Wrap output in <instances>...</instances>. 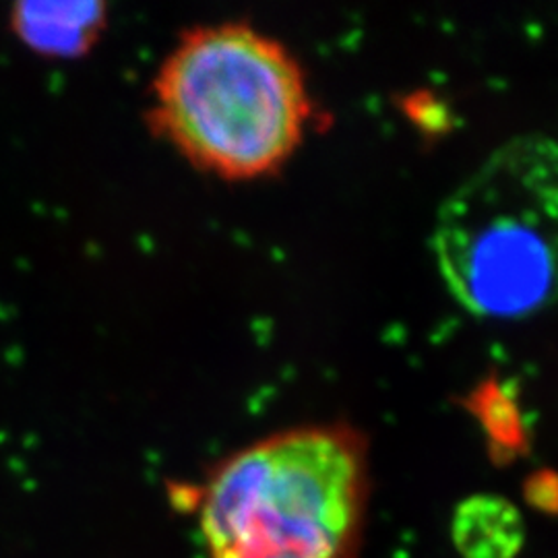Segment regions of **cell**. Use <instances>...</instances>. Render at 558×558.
Listing matches in <instances>:
<instances>
[{"mask_svg": "<svg viewBox=\"0 0 558 558\" xmlns=\"http://www.w3.org/2000/svg\"><path fill=\"white\" fill-rule=\"evenodd\" d=\"M151 119L184 158L223 179H257L299 147L306 81L279 41L244 23L186 34L161 64Z\"/></svg>", "mask_w": 558, "mask_h": 558, "instance_id": "6da1fadb", "label": "cell"}, {"mask_svg": "<svg viewBox=\"0 0 558 558\" xmlns=\"http://www.w3.org/2000/svg\"><path fill=\"white\" fill-rule=\"evenodd\" d=\"M557 145L542 133L497 147L440 205L433 251L459 304L521 319L555 299Z\"/></svg>", "mask_w": 558, "mask_h": 558, "instance_id": "7a4b0ae2", "label": "cell"}, {"mask_svg": "<svg viewBox=\"0 0 558 558\" xmlns=\"http://www.w3.org/2000/svg\"><path fill=\"white\" fill-rule=\"evenodd\" d=\"M359 442L302 428L226 461L201 500L211 558H343L364 486Z\"/></svg>", "mask_w": 558, "mask_h": 558, "instance_id": "3957f363", "label": "cell"}, {"mask_svg": "<svg viewBox=\"0 0 558 558\" xmlns=\"http://www.w3.org/2000/svg\"><path fill=\"white\" fill-rule=\"evenodd\" d=\"M104 2H17L11 11V27L29 50L77 59L89 52L106 27Z\"/></svg>", "mask_w": 558, "mask_h": 558, "instance_id": "277c9868", "label": "cell"}]
</instances>
